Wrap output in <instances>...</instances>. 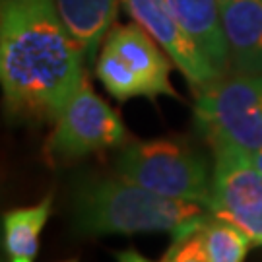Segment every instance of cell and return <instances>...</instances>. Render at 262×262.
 I'll return each instance as SVG.
<instances>
[{"instance_id": "6da1fadb", "label": "cell", "mask_w": 262, "mask_h": 262, "mask_svg": "<svg viewBox=\"0 0 262 262\" xmlns=\"http://www.w3.org/2000/svg\"><path fill=\"white\" fill-rule=\"evenodd\" d=\"M84 56L55 0H0V82L10 113L55 122L84 84Z\"/></svg>"}, {"instance_id": "7a4b0ae2", "label": "cell", "mask_w": 262, "mask_h": 262, "mask_svg": "<svg viewBox=\"0 0 262 262\" xmlns=\"http://www.w3.org/2000/svg\"><path fill=\"white\" fill-rule=\"evenodd\" d=\"M70 222L82 237L167 231L173 241L202 229L212 212L156 194L119 175H82L70 188Z\"/></svg>"}, {"instance_id": "3957f363", "label": "cell", "mask_w": 262, "mask_h": 262, "mask_svg": "<svg viewBox=\"0 0 262 262\" xmlns=\"http://www.w3.org/2000/svg\"><path fill=\"white\" fill-rule=\"evenodd\" d=\"M115 173L156 194L210 210L212 169L208 159L185 142H128L115 158Z\"/></svg>"}, {"instance_id": "277c9868", "label": "cell", "mask_w": 262, "mask_h": 262, "mask_svg": "<svg viewBox=\"0 0 262 262\" xmlns=\"http://www.w3.org/2000/svg\"><path fill=\"white\" fill-rule=\"evenodd\" d=\"M194 122L212 146L235 144L247 151L262 148V74L217 78L196 92Z\"/></svg>"}, {"instance_id": "5b68a950", "label": "cell", "mask_w": 262, "mask_h": 262, "mask_svg": "<svg viewBox=\"0 0 262 262\" xmlns=\"http://www.w3.org/2000/svg\"><path fill=\"white\" fill-rule=\"evenodd\" d=\"M124 144H128V132L121 117L84 80L55 121L45 154L55 163H68L95 151L122 148Z\"/></svg>"}, {"instance_id": "8992f818", "label": "cell", "mask_w": 262, "mask_h": 262, "mask_svg": "<svg viewBox=\"0 0 262 262\" xmlns=\"http://www.w3.org/2000/svg\"><path fill=\"white\" fill-rule=\"evenodd\" d=\"M124 4L136 24H140L158 41L159 47H163L192 90L198 92L200 88L224 76L179 24L165 0H124Z\"/></svg>"}, {"instance_id": "52a82bcc", "label": "cell", "mask_w": 262, "mask_h": 262, "mask_svg": "<svg viewBox=\"0 0 262 262\" xmlns=\"http://www.w3.org/2000/svg\"><path fill=\"white\" fill-rule=\"evenodd\" d=\"M212 151L210 212L233 222L262 210V173L253 163L251 151L235 144H217Z\"/></svg>"}, {"instance_id": "ba28073f", "label": "cell", "mask_w": 262, "mask_h": 262, "mask_svg": "<svg viewBox=\"0 0 262 262\" xmlns=\"http://www.w3.org/2000/svg\"><path fill=\"white\" fill-rule=\"evenodd\" d=\"M105 45L113 49L122 62L130 68L132 74L138 78L144 88V97H177V92L169 82L173 60L161 53L159 43L140 24L113 28L105 39Z\"/></svg>"}, {"instance_id": "9c48e42d", "label": "cell", "mask_w": 262, "mask_h": 262, "mask_svg": "<svg viewBox=\"0 0 262 262\" xmlns=\"http://www.w3.org/2000/svg\"><path fill=\"white\" fill-rule=\"evenodd\" d=\"M222 28L237 74H262V0H217Z\"/></svg>"}, {"instance_id": "30bf717a", "label": "cell", "mask_w": 262, "mask_h": 262, "mask_svg": "<svg viewBox=\"0 0 262 262\" xmlns=\"http://www.w3.org/2000/svg\"><path fill=\"white\" fill-rule=\"evenodd\" d=\"M173 16L194 39L208 60L217 68L220 74H225L231 66L229 49L222 28L217 0H165Z\"/></svg>"}, {"instance_id": "8fae6325", "label": "cell", "mask_w": 262, "mask_h": 262, "mask_svg": "<svg viewBox=\"0 0 262 262\" xmlns=\"http://www.w3.org/2000/svg\"><path fill=\"white\" fill-rule=\"evenodd\" d=\"M53 210V194L35 206L14 208L2 214V249L8 262H33L41 245V231Z\"/></svg>"}, {"instance_id": "7c38bea8", "label": "cell", "mask_w": 262, "mask_h": 262, "mask_svg": "<svg viewBox=\"0 0 262 262\" xmlns=\"http://www.w3.org/2000/svg\"><path fill=\"white\" fill-rule=\"evenodd\" d=\"M68 31L85 51V62H94L101 39L117 16V0H55Z\"/></svg>"}, {"instance_id": "4fadbf2b", "label": "cell", "mask_w": 262, "mask_h": 262, "mask_svg": "<svg viewBox=\"0 0 262 262\" xmlns=\"http://www.w3.org/2000/svg\"><path fill=\"white\" fill-rule=\"evenodd\" d=\"M208 262H245L253 239L241 227L212 214L200 229Z\"/></svg>"}, {"instance_id": "5bb4252c", "label": "cell", "mask_w": 262, "mask_h": 262, "mask_svg": "<svg viewBox=\"0 0 262 262\" xmlns=\"http://www.w3.org/2000/svg\"><path fill=\"white\" fill-rule=\"evenodd\" d=\"M97 78L101 80L105 90L115 97V99H132V97H144V88L138 82V78L132 74V70L122 62L119 55L103 45L101 56L97 58L95 64Z\"/></svg>"}, {"instance_id": "9a60e30c", "label": "cell", "mask_w": 262, "mask_h": 262, "mask_svg": "<svg viewBox=\"0 0 262 262\" xmlns=\"http://www.w3.org/2000/svg\"><path fill=\"white\" fill-rule=\"evenodd\" d=\"M161 262H208L202 233L196 231L188 237L171 241V247L167 249V253L163 254Z\"/></svg>"}, {"instance_id": "2e32d148", "label": "cell", "mask_w": 262, "mask_h": 262, "mask_svg": "<svg viewBox=\"0 0 262 262\" xmlns=\"http://www.w3.org/2000/svg\"><path fill=\"white\" fill-rule=\"evenodd\" d=\"M115 258H117V262H156V260H150V258H146V256L138 253L136 249L119 251V253H115ZM159 262H161V260H159Z\"/></svg>"}, {"instance_id": "e0dca14e", "label": "cell", "mask_w": 262, "mask_h": 262, "mask_svg": "<svg viewBox=\"0 0 262 262\" xmlns=\"http://www.w3.org/2000/svg\"><path fill=\"white\" fill-rule=\"evenodd\" d=\"M251 159H253V163L256 165V169L262 173V148L256 151H251Z\"/></svg>"}, {"instance_id": "ac0fdd59", "label": "cell", "mask_w": 262, "mask_h": 262, "mask_svg": "<svg viewBox=\"0 0 262 262\" xmlns=\"http://www.w3.org/2000/svg\"><path fill=\"white\" fill-rule=\"evenodd\" d=\"M64 262H78V260H76V258H72V260H64Z\"/></svg>"}, {"instance_id": "d6986e66", "label": "cell", "mask_w": 262, "mask_h": 262, "mask_svg": "<svg viewBox=\"0 0 262 262\" xmlns=\"http://www.w3.org/2000/svg\"><path fill=\"white\" fill-rule=\"evenodd\" d=\"M260 245H262V241H260Z\"/></svg>"}]
</instances>
